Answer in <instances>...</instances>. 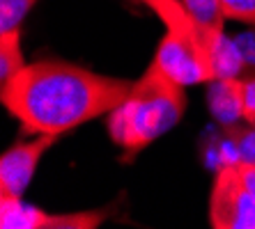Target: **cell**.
Listing matches in <instances>:
<instances>
[{"label":"cell","instance_id":"3957f363","mask_svg":"<svg viewBox=\"0 0 255 229\" xmlns=\"http://www.w3.org/2000/svg\"><path fill=\"white\" fill-rule=\"evenodd\" d=\"M159 16L166 32L159 41L154 60L170 78L182 85L212 82L216 78L212 53L196 21L182 0H140Z\"/></svg>","mask_w":255,"mask_h":229},{"label":"cell","instance_id":"6da1fadb","mask_svg":"<svg viewBox=\"0 0 255 229\" xmlns=\"http://www.w3.org/2000/svg\"><path fill=\"white\" fill-rule=\"evenodd\" d=\"M131 87L133 82L125 78L101 76L60 60H37L0 82V101L28 133L62 135L111 115Z\"/></svg>","mask_w":255,"mask_h":229},{"label":"cell","instance_id":"5bb4252c","mask_svg":"<svg viewBox=\"0 0 255 229\" xmlns=\"http://www.w3.org/2000/svg\"><path fill=\"white\" fill-rule=\"evenodd\" d=\"M242 119L255 126V76L242 78Z\"/></svg>","mask_w":255,"mask_h":229},{"label":"cell","instance_id":"8992f818","mask_svg":"<svg viewBox=\"0 0 255 229\" xmlns=\"http://www.w3.org/2000/svg\"><path fill=\"white\" fill-rule=\"evenodd\" d=\"M55 140H58V135L37 133L35 138H30L25 142H16L7 149L0 158V195L23 197L44 152L53 147Z\"/></svg>","mask_w":255,"mask_h":229},{"label":"cell","instance_id":"277c9868","mask_svg":"<svg viewBox=\"0 0 255 229\" xmlns=\"http://www.w3.org/2000/svg\"><path fill=\"white\" fill-rule=\"evenodd\" d=\"M209 225L214 229H255V202L237 160L223 163L214 174Z\"/></svg>","mask_w":255,"mask_h":229},{"label":"cell","instance_id":"9a60e30c","mask_svg":"<svg viewBox=\"0 0 255 229\" xmlns=\"http://www.w3.org/2000/svg\"><path fill=\"white\" fill-rule=\"evenodd\" d=\"M239 170H242L244 179H246V186H249L251 195H253V202H255V163H244V160H237Z\"/></svg>","mask_w":255,"mask_h":229},{"label":"cell","instance_id":"30bf717a","mask_svg":"<svg viewBox=\"0 0 255 229\" xmlns=\"http://www.w3.org/2000/svg\"><path fill=\"white\" fill-rule=\"evenodd\" d=\"M212 62L216 78H239L244 69V55L239 46L232 39L223 37V39L214 46L212 51Z\"/></svg>","mask_w":255,"mask_h":229},{"label":"cell","instance_id":"ba28073f","mask_svg":"<svg viewBox=\"0 0 255 229\" xmlns=\"http://www.w3.org/2000/svg\"><path fill=\"white\" fill-rule=\"evenodd\" d=\"M182 5L186 7V12L200 28L202 37L209 46V53H212L214 46L226 37L228 14L223 0H182Z\"/></svg>","mask_w":255,"mask_h":229},{"label":"cell","instance_id":"8fae6325","mask_svg":"<svg viewBox=\"0 0 255 229\" xmlns=\"http://www.w3.org/2000/svg\"><path fill=\"white\" fill-rule=\"evenodd\" d=\"M39 0H0V32L21 28L23 18Z\"/></svg>","mask_w":255,"mask_h":229},{"label":"cell","instance_id":"9c48e42d","mask_svg":"<svg viewBox=\"0 0 255 229\" xmlns=\"http://www.w3.org/2000/svg\"><path fill=\"white\" fill-rule=\"evenodd\" d=\"M28 65L21 51V28L0 32V82H7Z\"/></svg>","mask_w":255,"mask_h":229},{"label":"cell","instance_id":"4fadbf2b","mask_svg":"<svg viewBox=\"0 0 255 229\" xmlns=\"http://www.w3.org/2000/svg\"><path fill=\"white\" fill-rule=\"evenodd\" d=\"M226 14L232 21L255 25V0H223Z\"/></svg>","mask_w":255,"mask_h":229},{"label":"cell","instance_id":"5b68a950","mask_svg":"<svg viewBox=\"0 0 255 229\" xmlns=\"http://www.w3.org/2000/svg\"><path fill=\"white\" fill-rule=\"evenodd\" d=\"M115 206L76 213H46L35 204H25L23 197L0 195V227L2 229H97L111 218Z\"/></svg>","mask_w":255,"mask_h":229},{"label":"cell","instance_id":"2e32d148","mask_svg":"<svg viewBox=\"0 0 255 229\" xmlns=\"http://www.w3.org/2000/svg\"><path fill=\"white\" fill-rule=\"evenodd\" d=\"M138 2H140V0H138Z\"/></svg>","mask_w":255,"mask_h":229},{"label":"cell","instance_id":"52a82bcc","mask_svg":"<svg viewBox=\"0 0 255 229\" xmlns=\"http://www.w3.org/2000/svg\"><path fill=\"white\" fill-rule=\"evenodd\" d=\"M207 106L212 117L230 129L242 119V76L239 78H214L207 89Z\"/></svg>","mask_w":255,"mask_h":229},{"label":"cell","instance_id":"7c38bea8","mask_svg":"<svg viewBox=\"0 0 255 229\" xmlns=\"http://www.w3.org/2000/svg\"><path fill=\"white\" fill-rule=\"evenodd\" d=\"M226 133H230L232 145H235V152H239V158L244 163H255V126H230V129H223Z\"/></svg>","mask_w":255,"mask_h":229},{"label":"cell","instance_id":"7a4b0ae2","mask_svg":"<svg viewBox=\"0 0 255 229\" xmlns=\"http://www.w3.org/2000/svg\"><path fill=\"white\" fill-rule=\"evenodd\" d=\"M186 103L184 85L152 60L127 99L108 115V135L131 158L175 129L184 117Z\"/></svg>","mask_w":255,"mask_h":229}]
</instances>
